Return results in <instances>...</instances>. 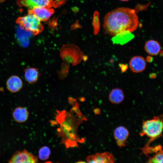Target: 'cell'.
<instances>
[{
	"label": "cell",
	"instance_id": "1",
	"mask_svg": "<svg viewBox=\"0 0 163 163\" xmlns=\"http://www.w3.org/2000/svg\"><path fill=\"white\" fill-rule=\"evenodd\" d=\"M72 107L68 110H56L55 121H52V124H58L56 134L60 138L61 144L66 148L78 147L79 143L85 141V139L80 138L78 134L79 125L87 120L82 114L79 108V104L76 100L70 98L69 99Z\"/></svg>",
	"mask_w": 163,
	"mask_h": 163
},
{
	"label": "cell",
	"instance_id": "2",
	"mask_svg": "<svg viewBox=\"0 0 163 163\" xmlns=\"http://www.w3.org/2000/svg\"><path fill=\"white\" fill-rule=\"evenodd\" d=\"M139 19L135 11L127 7H120L108 12L105 15L103 24L107 33L114 36L122 31L136 30Z\"/></svg>",
	"mask_w": 163,
	"mask_h": 163
},
{
	"label": "cell",
	"instance_id": "3",
	"mask_svg": "<svg viewBox=\"0 0 163 163\" xmlns=\"http://www.w3.org/2000/svg\"><path fill=\"white\" fill-rule=\"evenodd\" d=\"M163 131V114L155 117L152 119L145 121L140 135H146L150 138L144 148L149 147L150 143L161 136Z\"/></svg>",
	"mask_w": 163,
	"mask_h": 163
},
{
	"label": "cell",
	"instance_id": "4",
	"mask_svg": "<svg viewBox=\"0 0 163 163\" xmlns=\"http://www.w3.org/2000/svg\"><path fill=\"white\" fill-rule=\"evenodd\" d=\"M41 21L34 14L28 13L27 15L17 18L16 23L20 27L32 34L37 35L43 30Z\"/></svg>",
	"mask_w": 163,
	"mask_h": 163
},
{
	"label": "cell",
	"instance_id": "5",
	"mask_svg": "<svg viewBox=\"0 0 163 163\" xmlns=\"http://www.w3.org/2000/svg\"><path fill=\"white\" fill-rule=\"evenodd\" d=\"M82 54L79 49L72 44L63 45L61 49L60 55L62 59L75 65L81 61Z\"/></svg>",
	"mask_w": 163,
	"mask_h": 163
},
{
	"label": "cell",
	"instance_id": "6",
	"mask_svg": "<svg viewBox=\"0 0 163 163\" xmlns=\"http://www.w3.org/2000/svg\"><path fill=\"white\" fill-rule=\"evenodd\" d=\"M37 157L25 149L17 151L8 161L10 163H36L38 162Z\"/></svg>",
	"mask_w": 163,
	"mask_h": 163
},
{
	"label": "cell",
	"instance_id": "7",
	"mask_svg": "<svg viewBox=\"0 0 163 163\" xmlns=\"http://www.w3.org/2000/svg\"><path fill=\"white\" fill-rule=\"evenodd\" d=\"M17 2L19 6L26 7L29 10L37 7L51 8L55 4L53 0H17Z\"/></svg>",
	"mask_w": 163,
	"mask_h": 163
},
{
	"label": "cell",
	"instance_id": "8",
	"mask_svg": "<svg viewBox=\"0 0 163 163\" xmlns=\"http://www.w3.org/2000/svg\"><path fill=\"white\" fill-rule=\"evenodd\" d=\"M142 153L146 155L148 154L155 153L152 157H149L147 161L150 163H163V149L160 145L154 147L149 146L142 149Z\"/></svg>",
	"mask_w": 163,
	"mask_h": 163
},
{
	"label": "cell",
	"instance_id": "9",
	"mask_svg": "<svg viewBox=\"0 0 163 163\" xmlns=\"http://www.w3.org/2000/svg\"><path fill=\"white\" fill-rule=\"evenodd\" d=\"M86 161L87 163H113L115 160L113 155L107 152L97 153L95 154L88 156Z\"/></svg>",
	"mask_w": 163,
	"mask_h": 163
},
{
	"label": "cell",
	"instance_id": "10",
	"mask_svg": "<svg viewBox=\"0 0 163 163\" xmlns=\"http://www.w3.org/2000/svg\"><path fill=\"white\" fill-rule=\"evenodd\" d=\"M129 135L128 129L122 126L117 127L113 132V136L117 144L120 148L125 146L126 141Z\"/></svg>",
	"mask_w": 163,
	"mask_h": 163
},
{
	"label": "cell",
	"instance_id": "11",
	"mask_svg": "<svg viewBox=\"0 0 163 163\" xmlns=\"http://www.w3.org/2000/svg\"><path fill=\"white\" fill-rule=\"evenodd\" d=\"M54 12V10L50 8L37 7L28 10V13L34 14L41 21H45L51 17Z\"/></svg>",
	"mask_w": 163,
	"mask_h": 163
},
{
	"label": "cell",
	"instance_id": "12",
	"mask_svg": "<svg viewBox=\"0 0 163 163\" xmlns=\"http://www.w3.org/2000/svg\"><path fill=\"white\" fill-rule=\"evenodd\" d=\"M129 65L132 71L137 73L141 72L145 69L146 62L143 57L140 56H136L131 59Z\"/></svg>",
	"mask_w": 163,
	"mask_h": 163
},
{
	"label": "cell",
	"instance_id": "13",
	"mask_svg": "<svg viewBox=\"0 0 163 163\" xmlns=\"http://www.w3.org/2000/svg\"><path fill=\"white\" fill-rule=\"evenodd\" d=\"M134 35L132 32L129 30H125L116 34L111 40L114 44L123 45L132 40Z\"/></svg>",
	"mask_w": 163,
	"mask_h": 163
},
{
	"label": "cell",
	"instance_id": "14",
	"mask_svg": "<svg viewBox=\"0 0 163 163\" xmlns=\"http://www.w3.org/2000/svg\"><path fill=\"white\" fill-rule=\"evenodd\" d=\"M6 84L8 89L12 93L18 91L23 86L22 80L19 77L16 75H13L9 77Z\"/></svg>",
	"mask_w": 163,
	"mask_h": 163
},
{
	"label": "cell",
	"instance_id": "15",
	"mask_svg": "<svg viewBox=\"0 0 163 163\" xmlns=\"http://www.w3.org/2000/svg\"><path fill=\"white\" fill-rule=\"evenodd\" d=\"M29 113L25 108L18 107L14 110L12 116L14 120L18 123H22L26 121L27 119Z\"/></svg>",
	"mask_w": 163,
	"mask_h": 163
},
{
	"label": "cell",
	"instance_id": "16",
	"mask_svg": "<svg viewBox=\"0 0 163 163\" xmlns=\"http://www.w3.org/2000/svg\"><path fill=\"white\" fill-rule=\"evenodd\" d=\"M145 50L149 54L152 56L157 55L161 50L160 45L159 43L155 40H150L145 44Z\"/></svg>",
	"mask_w": 163,
	"mask_h": 163
},
{
	"label": "cell",
	"instance_id": "17",
	"mask_svg": "<svg viewBox=\"0 0 163 163\" xmlns=\"http://www.w3.org/2000/svg\"><path fill=\"white\" fill-rule=\"evenodd\" d=\"M40 74L38 69L35 68H28L24 70V78L29 83L32 84L38 80Z\"/></svg>",
	"mask_w": 163,
	"mask_h": 163
},
{
	"label": "cell",
	"instance_id": "18",
	"mask_svg": "<svg viewBox=\"0 0 163 163\" xmlns=\"http://www.w3.org/2000/svg\"><path fill=\"white\" fill-rule=\"evenodd\" d=\"M124 94L123 91L118 88L112 89L109 96L110 102L115 104H118L121 103L124 100Z\"/></svg>",
	"mask_w": 163,
	"mask_h": 163
},
{
	"label": "cell",
	"instance_id": "19",
	"mask_svg": "<svg viewBox=\"0 0 163 163\" xmlns=\"http://www.w3.org/2000/svg\"><path fill=\"white\" fill-rule=\"evenodd\" d=\"M99 14V12L97 11H95L93 15L92 25L94 29V33L95 35H97L98 34L100 28Z\"/></svg>",
	"mask_w": 163,
	"mask_h": 163
},
{
	"label": "cell",
	"instance_id": "20",
	"mask_svg": "<svg viewBox=\"0 0 163 163\" xmlns=\"http://www.w3.org/2000/svg\"><path fill=\"white\" fill-rule=\"evenodd\" d=\"M50 149L47 146L41 147L39 151V157L41 160H45L49 158L51 154Z\"/></svg>",
	"mask_w": 163,
	"mask_h": 163
},
{
	"label": "cell",
	"instance_id": "21",
	"mask_svg": "<svg viewBox=\"0 0 163 163\" xmlns=\"http://www.w3.org/2000/svg\"><path fill=\"white\" fill-rule=\"evenodd\" d=\"M120 0L122 1H128L129 0Z\"/></svg>",
	"mask_w": 163,
	"mask_h": 163
},
{
	"label": "cell",
	"instance_id": "22",
	"mask_svg": "<svg viewBox=\"0 0 163 163\" xmlns=\"http://www.w3.org/2000/svg\"><path fill=\"white\" fill-rule=\"evenodd\" d=\"M5 0H0V2H4Z\"/></svg>",
	"mask_w": 163,
	"mask_h": 163
}]
</instances>
